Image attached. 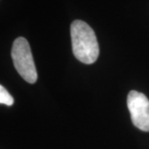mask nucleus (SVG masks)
<instances>
[{"label": "nucleus", "mask_w": 149, "mask_h": 149, "mask_svg": "<svg viewBox=\"0 0 149 149\" xmlns=\"http://www.w3.org/2000/svg\"><path fill=\"white\" fill-rule=\"evenodd\" d=\"M70 36L74 56L85 64L95 62L100 49L94 30L85 22L75 20L70 26Z\"/></svg>", "instance_id": "1"}, {"label": "nucleus", "mask_w": 149, "mask_h": 149, "mask_svg": "<svg viewBox=\"0 0 149 149\" xmlns=\"http://www.w3.org/2000/svg\"><path fill=\"white\" fill-rule=\"evenodd\" d=\"M11 54L15 69L19 74L28 83H35L37 80V70L27 40L23 37L17 38L13 45Z\"/></svg>", "instance_id": "2"}, {"label": "nucleus", "mask_w": 149, "mask_h": 149, "mask_svg": "<svg viewBox=\"0 0 149 149\" xmlns=\"http://www.w3.org/2000/svg\"><path fill=\"white\" fill-rule=\"evenodd\" d=\"M128 110L133 125L144 132H149V100L145 95L132 91L128 95Z\"/></svg>", "instance_id": "3"}, {"label": "nucleus", "mask_w": 149, "mask_h": 149, "mask_svg": "<svg viewBox=\"0 0 149 149\" xmlns=\"http://www.w3.org/2000/svg\"><path fill=\"white\" fill-rule=\"evenodd\" d=\"M14 100L3 85H0V103L8 106L13 104Z\"/></svg>", "instance_id": "4"}]
</instances>
